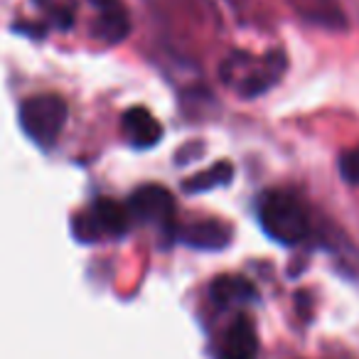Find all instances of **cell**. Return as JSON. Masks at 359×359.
<instances>
[{"label": "cell", "mask_w": 359, "mask_h": 359, "mask_svg": "<svg viewBox=\"0 0 359 359\" xmlns=\"http://www.w3.org/2000/svg\"><path fill=\"white\" fill-rule=\"evenodd\" d=\"M259 222L273 241L295 246L308 236V215L290 192H269L259 205Z\"/></svg>", "instance_id": "cell-1"}, {"label": "cell", "mask_w": 359, "mask_h": 359, "mask_svg": "<svg viewBox=\"0 0 359 359\" xmlns=\"http://www.w3.org/2000/svg\"><path fill=\"white\" fill-rule=\"evenodd\" d=\"M67 123V104L57 94H37L22 101L20 126L40 148L57 143Z\"/></svg>", "instance_id": "cell-2"}, {"label": "cell", "mask_w": 359, "mask_h": 359, "mask_svg": "<svg viewBox=\"0 0 359 359\" xmlns=\"http://www.w3.org/2000/svg\"><path fill=\"white\" fill-rule=\"evenodd\" d=\"M130 212L128 205H118L116 200H96L84 215L74 217V234L81 241H99L104 236H121L128 231Z\"/></svg>", "instance_id": "cell-3"}, {"label": "cell", "mask_w": 359, "mask_h": 359, "mask_svg": "<svg viewBox=\"0 0 359 359\" xmlns=\"http://www.w3.org/2000/svg\"><path fill=\"white\" fill-rule=\"evenodd\" d=\"M128 212L138 217L140 222H153V224H170L175 217V200L165 187L160 185H143L135 190L128 200Z\"/></svg>", "instance_id": "cell-4"}, {"label": "cell", "mask_w": 359, "mask_h": 359, "mask_svg": "<svg viewBox=\"0 0 359 359\" xmlns=\"http://www.w3.org/2000/svg\"><path fill=\"white\" fill-rule=\"evenodd\" d=\"M121 128H123V135L128 138V143H133L135 148H153L163 138L160 121L143 106H133V109L126 111L121 116Z\"/></svg>", "instance_id": "cell-5"}, {"label": "cell", "mask_w": 359, "mask_h": 359, "mask_svg": "<svg viewBox=\"0 0 359 359\" xmlns=\"http://www.w3.org/2000/svg\"><path fill=\"white\" fill-rule=\"evenodd\" d=\"M91 6L96 8V37L104 42H116L126 40L130 30L128 13H126L121 0H91Z\"/></svg>", "instance_id": "cell-6"}, {"label": "cell", "mask_w": 359, "mask_h": 359, "mask_svg": "<svg viewBox=\"0 0 359 359\" xmlns=\"http://www.w3.org/2000/svg\"><path fill=\"white\" fill-rule=\"evenodd\" d=\"M256 354H259V337H256L251 320H234V325L224 334L219 359H256Z\"/></svg>", "instance_id": "cell-7"}, {"label": "cell", "mask_w": 359, "mask_h": 359, "mask_svg": "<svg viewBox=\"0 0 359 359\" xmlns=\"http://www.w3.org/2000/svg\"><path fill=\"white\" fill-rule=\"evenodd\" d=\"M185 244L195 246V249H224L231 239V229L222 222H195L182 231Z\"/></svg>", "instance_id": "cell-8"}, {"label": "cell", "mask_w": 359, "mask_h": 359, "mask_svg": "<svg viewBox=\"0 0 359 359\" xmlns=\"http://www.w3.org/2000/svg\"><path fill=\"white\" fill-rule=\"evenodd\" d=\"M210 295L217 305L229 308V305L251 300L256 295V290H254V285L246 278H241V276H219V278H215V283H212Z\"/></svg>", "instance_id": "cell-9"}, {"label": "cell", "mask_w": 359, "mask_h": 359, "mask_svg": "<svg viewBox=\"0 0 359 359\" xmlns=\"http://www.w3.org/2000/svg\"><path fill=\"white\" fill-rule=\"evenodd\" d=\"M234 177V168L229 163H215L205 172H197L195 177H190L185 182V192H207L215 187L229 185V180Z\"/></svg>", "instance_id": "cell-10"}, {"label": "cell", "mask_w": 359, "mask_h": 359, "mask_svg": "<svg viewBox=\"0 0 359 359\" xmlns=\"http://www.w3.org/2000/svg\"><path fill=\"white\" fill-rule=\"evenodd\" d=\"M339 172H342V177L347 180L349 185L359 187V145L347 150V153H342V158H339Z\"/></svg>", "instance_id": "cell-11"}]
</instances>
